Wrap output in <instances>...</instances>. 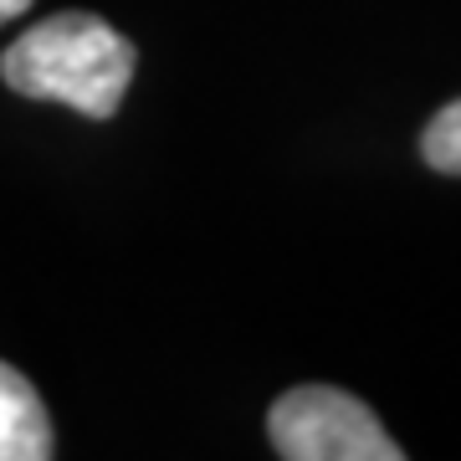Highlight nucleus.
Segmentation results:
<instances>
[{
	"label": "nucleus",
	"mask_w": 461,
	"mask_h": 461,
	"mask_svg": "<svg viewBox=\"0 0 461 461\" xmlns=\"http://www.w3.org/2000/svg\"><path fill=\"white\" fill-rule=\"evenodd\" d=\"M133 41L93 11H62L0 51V77L26 98L67 103L87 118L118 113L133 83Z\"/></svg>",
	"instance_id": "nucleus-1"
},
{
	"label": "nucleus",
	"mask_w": 461,
	"mask_h": 461,
	"mask_svg": "<svg viewBox=\"0 0 461 461\" xmlns=\"http://www.w3.org/2000/svg\"><path fill=\"white\" fill-rule=\"evenodd\" d=\"M57 451L47 405L21 369L0 364V461H47Z\"/></svg>",
	"instance_id": "nucleus-3"
},
{
	"label": "nucleus",
	"mask_w": 461,
	"mask_h": 461,
	"mask_svg": "<svg viewBox=\"0 0 461 461\" xmlns=\"http://www.w3.org/2000/svg\"><path fill=\"white\" fill-rule=\"evenodd\" d=\"M26 5H32V0H0V21H16Z\"/></svg>",
	"instance_id": "nucleus-5"
},
{
	"label": "nucleus",
	"mask_w": 461,
	"mask_h": 461,
	"mask_svg": "<svg viewBox=\"0 0 461 461\" xmlns=\"http://www.w3.org/2000/svg\"><path fill=\"white\" fill-rule=\"evenodd\" d=\"M272 446L287 461H400L390 430L375 420V411L333 384H297L277 395L267 415Z\"/></svg>",
	"instance_id": "nucleus-2"
},
{
	"label": "nucleus",
	"mask_w": 461,
	"mask_h": 461,
	"mask_svg": "<svg viewBox=\"0 0 461 461\" xmlns=\"http://www.w3.org/2000/svg\"><path fill=\"white\" fill-rule=\"evenodd\" d=\"M420 159L441 175H461V98L446 103L420 133Z\"/></svg>",
	"instance_id": "nucleus-4"
}]
</instances>
